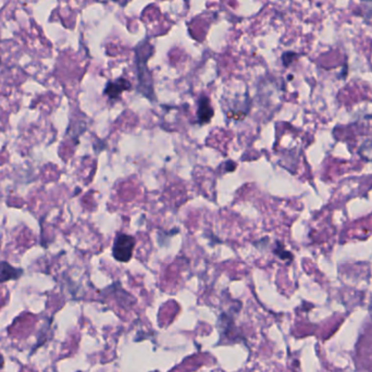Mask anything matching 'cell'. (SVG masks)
<instances>
[{
	"label": "cell",
	"mask_w": 372,
	"mask_h": 372,
	"mask_svg": "<svg viewBox=\"0 0 372 372\" xmlns=\"http://www.w3.org/2000/svg\"><path fill=\"white\" fill-rule=\"evenodd\" d=\"M136 53V65H137V78L138 86L137 89L145 97L155 102L156 96L154 92V84L152 73L147 68V60L154 53V47L152 45L142 42L135 49Z\"/></svg>",
	"instance_id": "cell-1"
},
{
	"label": "cell",
	"mask_w": 372,
	"mask_h": 372,
	"mask_svg": "<svg viewBox=\"0 0 372 372\" xmlns=\"http://www.w3.org/2000/svg\"><path fill=\"white\" fill-rule=\"evenodd\" d=\"M135 239L128 234H118L112 246V255L120 263H128L133 256Z\"/></svg>",
	"instance_id": "cell-2"
},
{
	"label": "cell",
	"mask_w": 372,
	"mask_h": 372,
	"mask_svg": "<svg viewBox=\"0 0 372 372\" xmlns=\"http://www.w3.org/2000/svg\"><path fill=\"white\" fill-rule=\"evenodd\" d=\"M197 122L199 124H208L214 114V110L207 96H202L197 103Z\"/></svg>",
	"instance_id": "cell-3"
},
{
	"label": "cell",
	"mask_w": 372,
	"mask_h": 372,
	"mask_svg": "<svg viewBox=\"0 0 372 372\" xmlns=\"http://www.w3.org/2000/svg\"><path fill=\"white\" fill-rule=\"evenodd\" d=\"M131 88L132 85L128 80L120 78L113 82H109L104 90V94L107 95L110 99H118L124 90H130Z\"/></svg>",
	"instance_id": "cell-4"
},
{
	"label": "cell",
	"mask_w": 372,
	"mask_h": 372,
	"mask_svg": "<svg viewBox=\"0 0 372 372\" xmlns=\"http://www.w3.org/2000/svg\"><path fill=\"white\" fill-rule=\"evenodd\" d=\"M23 274V270L13 267L6 261L0 263V283L8 282V281L18 280Z\"/></svg>",
	"instance_id": "cell-5"
},
{
	"label": "cell",
	"mask_w": 372,
	"mask_h": 372,
	"mask_svg": "<svg viewBox=\"0 0 372 372\" xmlns=\"http://www.w3.org/2000/svg\"><path fill=\"white\" fill-rule=\"evenodd\" d=\"M361 9L366 22L372 27V0H361Z\"/></svg>",
	"instance_id": "cell-6"
},
{
	"label": "cell",
	"mask_w": 372,
	"mask_h": 372,
	"mask_svg": "<svg viewBox=\"0 0 372 372\" xmlns=\"http://www.w3.org/2000/svg\"><path fill=\"white\" fill-rule=\"evenodd\" d=\"M274 254L282 260H293V258H294L293 254L290 253L289 250H286L284 248L283 244H281L280 242H276V247L274 249Z\"/></svg>",
	"instance_id": "cell-7"
},
{
	"label": "cell",
	"mask_w": 372,
	"mask_h": 372,
	"mask_svg": "<svg viewBox=\"0 0 372 372\" xmlns=\"http://www.w3.org/2000/svg\"><path fill=\"white\" fill-rule=\"evenodd\" d=\"M359 155L367 161H372V140L366 142L359 148Z\"/></svg>",
	"instance_id": "cell-8"
},
{
	"label": "cell",
	"mask_w": 372,
	"mask_h": 372,
	"mask_svg": "<svg viewBox=\"0 0 372 372\" xmlns=\"http://www.w3.org/2000/svg\"><path fill=\"white\" fill-rule=\"evenodd\" d=\"M298 57L297 53H292V52H288V53H284L283 56H282V61H283V64L284 67H289V65L294 61V60Z\"/></svg>",
	"instance_id": "cell-9"
},
{
	"label": "cell",
	"mask_w": 372,
	"mask_h": 372,
	"mask_svg": "<svg viewBox=\"0 0 372 372\" xmlns=\"http://www.w3.org/2000/svg\"><path fill=\"white\" fill-rule=\"evenodd\" d=\"M224 169L227 172H233L236 169V163L233 162L232 160H230V161H227L224 163Z\"/></svg>",
	"instance_id": "cell-10"
},
{
	"label": "cell",
	"mask_w": 372,
	"mask_h": 372,
	"mask_svg": "<svg viewBox=\"0 0 372 372\" xmlns=\"http://www.w3.org/2000/svg\"><path fill=\"white\" fill-rule=\"evenodd\" d=\"M3 365H4V358H3V356L0 354V369L3 368Z\"/></svg>",
	"instance_id": "cell-11"
}]
</instances>
